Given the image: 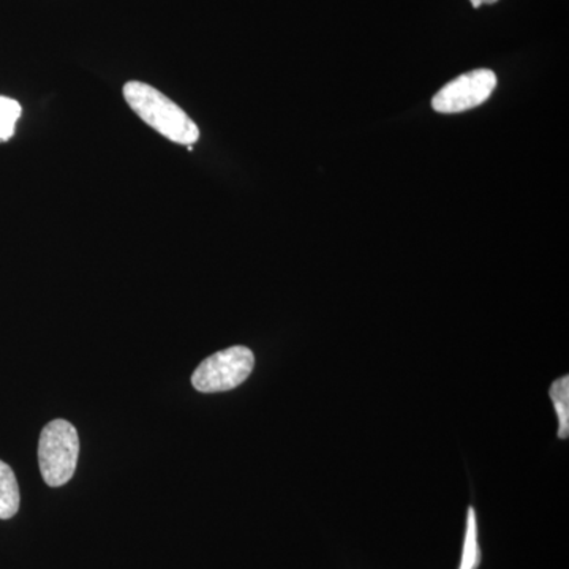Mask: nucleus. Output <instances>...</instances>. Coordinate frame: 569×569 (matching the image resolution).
<instances>
[{
  "mask_svg": "<svg viewBox=\"0 0 569 569\" xmlns=\"http://www.w3.org/2000/svg\"><path fill=\"white\" fill-rule=\"evenodd\" d=\"M497 88V74L479 69L460 74L433 96L432 108L440 114H458L488 102Z\"/></svg>",
  "mask_w": 569,
  "mask_h": 569,
  "instance_id": "nucleus-4",
  "label": "nucleus"
},
{
  "mask_svg": "<svg viewBox=\"0 0 569 569\" xmlns=\"http://www.w3.org/2000/svg\"><path fill=\"white\" fill-rule=\"evenodd\" d=\"M254 356L247 347L227 348L206 358L192 376V385L200 392H224L244 383L252 373Z\"/></svg>",
  "mask_w": 569,
  "mask_h": 569,
  "instance_id": "nucleus-3",
  "label": "nucleus"
},
{
  "mask_svg": "<svg viewBox=\"0 0 569 569\" xmlns=\"http://www.w3.org/2000/svg\"><path fill=\"white\" fill-rule=\"evenodd\" d=\"M20 486L13 470L0 460V519L13 518L20 509Z\"/></svg>",
  "mask_w": 569,
  "mask_h": 569,
  "instance_id": "nucleus-5",
  "label": "nucleus"
},
{
  "mask_svg": "<svg viewBox=\"0 0 569 569\" xmlns=\"http://www.w3.org/2000/svg\"><path fill=\"white\" fill-rule=\"evenodd\" d=\"M21 104L10 97L0 96V142L9 141L21 118Z\"/></svg>",
  "mask_w": 569,
  "mask_h": 569,
  "instance_id": "nucleus-8",
  "label": "nucleus"
},
{
  "mask_svg": "<svg viewBox=\"0 0 569 569\" xmlns=\"http://www.w3.org/2000/svg\"><path fill=\"white\" fill-rule=\"evenodd\" d=\"M127 103L149 127L178 144L192 146L200 140V129L181 107L146 82L123 86Z\"/></svg>",
  "mask_w": 569,
  "mask_h": 569,
  "instance_id": "nucleus-1",
  "label": "nucleus"
},
{
  "mask_svg": "<svg viewBox=\"0 0 569 569\" xmlns=\"http://www.w3.org/2000/svg\"><path fill=\"white\" fill-rule=\"evenodd\" d=\"M471 6H473V9H479V7H482L481 0H470Z\"/></svg>",
  "mask_w": 569,
  "mask_h": 569,
  "instance_id": "nucleus-9",
  "label": "nucleus"
},
{
  "mask_svg": "<svg viewBox=\"0 0 569 569\" xmlns=\"http://www.w3.org/2000/svg\"><path fill=\"white\" fill-rule=\"evenodd\" d=\"M549 396L559 417V438L567 440L569 437V377L565 376L553 381Z\"/></svg>",
  "mask_w": 569,
  "mask_h": 569,
  "instance_id": "nucleus-6",
  "label": "nucleus"
},
{
  "mask_svg": "<svg viewBox=\"0 0 569 569\" xmlns=\"http://www.w3.org/2000/svg\"><path fill=\"white\" fill-rule=\"evenodd\" d=\"M481 552L478 545V523L475 508L468 509L466 541H463L462 560L459 569H478Z\"/></svg>",
  "mask_w": 569,
  "mask_h": 569,
  "instance_id": "nucleus-7",
  "label": "nucleus"
},
{
  "mask_svg": "<svg viewBox=\"0 0 569 569\" xmlns=\"http://www.w3.org/2000/svg\"><path fill=\"white\" fill-rule=\"evenodd\" d=\"M498 0H481L482 6H493Z\"/></svg>",
  "mask_w": 569,
  "mask_h": 569,
  "instance_id": "nucleus-10",
  "label": "nucleus"
},
{
  "mask_svg": "<svg viewBox=\"0 0 569 569\" xmlns=\"http://www.w3.org/2000/svg\"><path fill=\"white\" fill-rule=\"evenodd\" d=\"M80 456L77 429L66 419H54L41 430L40 473L51 488H61L73 478Z\"/></svg>",
  "mask_w": 569,
  "mask_h": 569,
  "instance_id": "nucleus-2",
  "label": "nucleus"
}]
</instances>
